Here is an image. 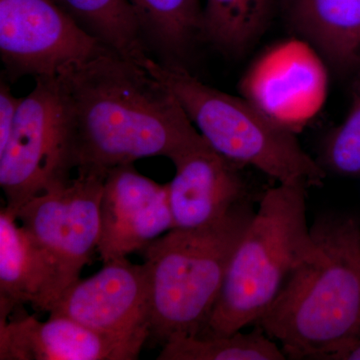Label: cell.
<instances>
[{
	"label": "cell",
	"instance_id": "52a82bcc",
	"mask_svg": "<svg viewBox=\"0 0 360 360\" xmlns=\"http://www.w3.org/2000/svg\"><path fill=\"white\" fill-rule=\"evenodd\" d=\"M35 80L0 150L4 207L15 217L35 196L68 184L75 169L70 115L58 75Z\"/></svg>",
	"mask_w": 360,
	"mask_h": 360
},
{
	"label": "cell",
	"instance_id": "8fae6325",
	"mask_svg": "<svg viewBox=\"0 0 360 360\" xmlns=\"http://www.w3.org/2000/svg\"><path fill=\"white\" fill-rule=\"evenodd\" d=\"M174 229L167 184L139 174L134 165L110 170L101 202L98 251L103 262L127 257Z\"/></svg>",
	"mask_w": 360,
	"mask_h": 360
},
{
	"label": "cell",
	"instance_id": "7402d4cb",
	"mask_svg": "<svg viewBox=\"0 0 360 360\" xmlns=\"http://www.w3.org/2000/svg\"><path fill=\"white\" fill-rule=\"evenodd\" d=\"M333 360H360V335L338 352Z\"/></svg>",
	"mask_w": 360,
	"mask_h": 360
},
{
	"label": "cell",
	"instance_id": "30bf717a",
	"mask_svg": "<svg viewBox=\"0 0 360 360\" xmlns=\"http://www.w3.org/2000/svg\"><path fill=\"white\" fill-rule=\"evenodd\" d=\"M149 309L148 265L122 257L104 262L97 274L71 284L49 314L63 315L105 335L148 341Z\"/></svg>",
	"mask_w": 360,
	"mask_h": 360
},
{
	"label": "cell",
	"instance_id": "5b68a950",
	"mask_svg": "<svg viewBox=\"0 0 360 360\" xmlns=\"http://www.w3.org/2000/svg\"><path fill=\"white\" fill-rule=\"evenodd\" d=\"M142 66L172 92L215 151L243 167H255L278 184L321 186L326 172L305 153L295 134L277 124L243 96L205 84L184 66L148 56Z\"/></svg>",
	"mask_w": 360,
	"mask_h": 360
},
{
	"label": "cell",
	"instance_id": "7c38bea8",
	"mask_svg": "<svg viewBox=\"0 0 360 360\" xmlns=\"http://www.w3.org/2000/svg\"><path fill=\"white\" fill-rule=\"evenodd\" d=\"M172 162L176 172L167 187L174 229L206 226L238 206L255 203L245 167L219 155L205 139Z\"/></svg>",
	"mask_w": 360,
	"mask_h": 360
},
{
	"label": "cell",
	"instance_id": "ac0fdd59",
	"mask_svg": "<svg viewBox=\"0 0 360 360\" xmlns=\"http://www.w3.org/2000/svg\"><path fill=\"white\" fill-rule=\"evenodd\" d=\"M108 49L141 63L148 46L129 0H53Z\"/></svg>",
	"mask_w": 360,
	"mask_h": 360
},
{
	"label": "cell",
	"instance_id": "d6986e66",
	"mask_svg": "<svg viewBox=\"0 0 360 360\" xmlns=\"http://www.w3.org/2000/svg\"><path fill=\"white\" fill-rule=\"evenodd\" d=\"M158 360H284L286 355L276 341L257 326L251 333L229 335L184 336L162 347Z\"/></svg>",
	"mask_w": 360,
	"mask_h": 360
},
{
	"label": "cell",
	"instance_id": "9c48e42d",
	"mask_svg": "<svg viewBox=\"0 0 360 360\" xmlns=\"http://www.w3.org/2000/svg\"><path fill=\"white\" fill-rule=\"evenodd\" d=\"M328 86L321 56L304 40L290 39L264 52L238 89L270 120L296 134L321 110Z\"/></svg>",
	"mask_w": 360,
	"mask_h": 360
},
{
	"label": "cell",
	"instance_id": "ffe728a7",
	"mask_svg": "<svg viewBox=\"0 0 360 360\" xmlns=\"http://www.w3.org/2000/svg\"><path fill=\"white\" fill-rule=\"evenodd\" d=\"M350 90L347 115L326 134L317 161L326 172L360 179V70Z\"/></svg>",
	"mask_w": 360,
	"mask_h": 360
},
{
	"label": "cell",
	"instance_id": "7a4b0ae2",
	"mask_svg": "<svg viewBox=\"0 0 360 360\" xmlns=\"http://www.w3.org/2000/svg\"><path fill=\"white\" fill-rule=\"evenodd\" d=\"M314 248L257 326L286 359L333 360L360 335V219L319 215Z\"/></svg>",
	"mask_w": 360,
	"mask_h": 360
},
{
	"label": "cell",
	"instance_id": "603a6c76",
	"mask_svg": "<svg viewBox=\"0 0 360 360\" xmlns=\"http://www.w3.org/2000/svg\"><path fill=\"white\" fill-rule=\"evenodd\" d=\"M283 4H284V2L288 1V0H283Z\"/></svg>",
	"mask_w": 360,
	"mask_h": 360
},
{
	"label": "cell",
	"instance_id": "4fadbf2b",
	"mask_svg": "<svg viewBox=\"0 0 360 360\" xmlns=\"http://www.w3.org/2000/svg\"><path fill=\"white\" fill-rule=\"evenodd\" d=\"M146 342L105 335L63 315L39 321L16 314L0 324L1 360H134Z\"/></svg>",
	"mask_w": 360,
	"mask_h": 360
},
{
	"label": "cell",
	"instance_id": "44dd1931",
	"mask_svg": "<svg viewBox=\"0 0 360 360\" xmlns=\"http://www.w3.org/2000/svg\"><path fill=\"white\" fill-rule=\"evenodd\" d=\"M22 97H16L9 85L1 79L0 84V150L6 146L13 131L14 122Z\"/></svg>",
	"mask_w": 360,
	"mask_h": 360
},
{
	"label": "cell",
	"instance_id": "9a60e30c",
	"mask_svg": "<svg viewBox=\"0 0 360 360\" xmlns=\"http://www.w3.org/2000/svg\"><path fill=\"white\" fill-rule=\"evenodd\" d=\"M15 215L0 212V324L25 304L39 310L44 291L41 264Z\"/></svg>",
	"mask_w": 360,
	"mask_h": 360
},
{
	"label": "cell",
	"instance_id": "e0dca14e",
	"mask_svg": "<svg viewBox=\"0 0 360 360\" xmlns=\"http://www.w3.org/2000/svg\"><path fill=\"white\" fill-rule=\"evenodd\" d=\"M276 0H206L200 40L227 56L248 51L269 27Z\"/></svg>",
	"mask_w": 360,
	"mask_h": 360
},
{
	"label": "cell",
	"instance_id": "6da1fadb",
	"mask_svg": "<svg viewBox=\"0 0 360 360\" xmlns=\"http://www.w3.org/2000/svg\"><path fill=\"white\" fill-rule=\"evenodd\" d=\"M58 78L77 172L106 176L141 158L172 161L205 141L167 86L111 49L66 66Z\"/></svg>",
	"mask_w": 360,
	"mask_h": 360
},
{
	"label": "cell",
	"instance_id": "5bb4252c",
	"mask_svg": "<svg viewBox=\"0 0 360 360\" xmlns=\"http://www.w3.org/2000/svg\"><path fill=\"white\" fill-rule=\"evenodd\" d=\"M291 25L338 71L360 70V0H288Z\"/></svg>",
	"mask_w": 360,
	"mask_h": 360
},
{
	"label": "cell",
	"instance_id": "277c9868",
	"mask_svg": "<svg viewBox=\"0 0 360 360\" xmlns=\"http://www.w3.org/2000/svg\"><path fill=\"white\" fill-rule=\"evenodd\" d=\"M253 205L238 206L206 226L172 229L141 250L150 278L149 338L163 347L174 338L200 333L257 210Z\"/></svg>",
	"mask_w": 360,
	"mask_h": 360
},
{
	"label": "cell",
	"instance_id": "8992f818",
	"mask_svg": "<svg viewBox=\"0 0 360 360\" xmlns=\"http://www.w3.org/2000/svg\"><path fill=\"white\" fill-rule=\"evenodd\" d=\"M105 177L77 172L68 184L35 196L16 213L41 264L40 311L49 312L63 291L80 278L98 248Z\"/></svg>",
	"mask_w": 360,
	"mask_h": 360
},
{
	"label": "cell",
	"instance_id": "3957f363",
	"mask_svg": "<svg viewBox=\"0 0 360 360\" xmlns=\"http://www.w3.org/2000/svg\"><path fill=\"white\" fill-rule=\"evenodd\" d=\"M302 182L262 193L232 255L219 300L198 338L229 335L257 323L314 248Z\"/></svg>",
	"mask_w": 360,
	"mask_h": 360
},
{
	"label": "cell",
	"instance_id": "2e32d148",
	"mask_svg": "<svg viewBox=\"0 0 360 360\" xmlns=\"http://www.w3.org/2000/svg\"><path fill=\"white\" fill-rule=\"evenodd\" d=\"M146 46L153 47L168 65L181 61L200 40V0H129ZM184 66V65H182Z\"/></svg>",
	"mask_w": 360,
	"mask_h": 360
},
{
	"label": "cell",
	"instance_id": "ba28073f",
	"mask_svg": "<svg viewBox=\"0 0 360 360\" xmlns=\"http://www.w3.org/2000/svg\"><path fill=\"white\" fill-rule=\"evenodd\" d=\"M106 49L53 0H0V56L11 80L56 77Z\"/></svg>",
	"mask_w": 360,
	"mask_h": 360
}]
</instances>
